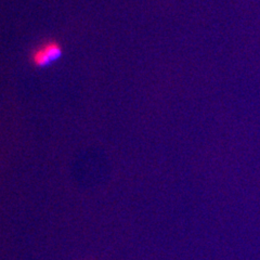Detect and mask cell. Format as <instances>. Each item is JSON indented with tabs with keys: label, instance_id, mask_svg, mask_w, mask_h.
<instances>
[{
	"label": "cell",
	"instance_id": "obj_1",
	"mask_svg": "<svg viewBox=\"0 0 260 260\" xmlns=\"http://www.w3.org/2000/svg\"><path fill=\"white\" fill-rule=\"evenodd\" d=\"M62 56V47L56 42H47L31 52L30 60L36 68H46Z\"/></svg>",
	"mask_w": 260,
	"mask_h": 260
}]
</instances>
